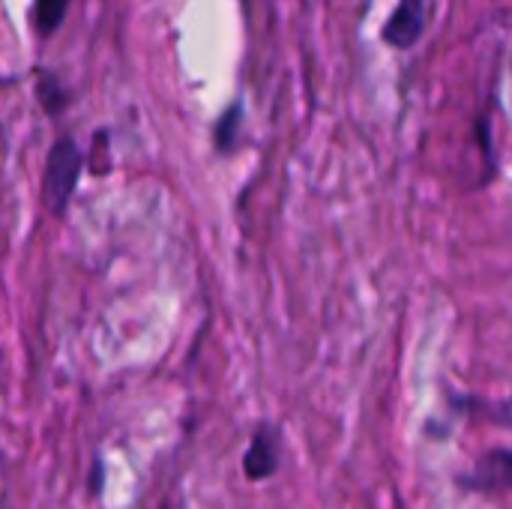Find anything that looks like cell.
<instances>
[{"mask_svg":"<svg viewBox=\"0 0 512 509\" xmlns=\"http://www.w3.org/2000/svg\"><path fill=\"white\" fill-rule=\"evenodd\" d=\"M81 168H84V153L78 150V144L63 135L51 144L48 159H45V174H42V204L48 207L51 216H63L78 180H81Z\"/></svg>","mask_w":512,"mask_h":509,"instance_id":"obj_1","label":"cell"},{"mask_svg":"<svg viewBox=\"0 0 512 509\" xmlns=\"http://www.w3.org/2000/svg\"><path fill=\"white\" fill-rule=\"evenodd\" d=\"M456 489L468 495L512 492V447H495L474 459L471 471L456 477Z\"/></svg>","mask_w":512,"mask_h":509,"instance_id":"obj_2","label":"cell"},{"mask_svg":"<svg viewBox=\"0 0 512 509\" xmlns=\"http://www.w3.org/2000/svg\"><path fill=\"white\" fill-rule=\"evenodd\" d=\"M282 465V432L273 423H261L243 456V474L249 483H264L276 477Z\"/></svg>","mask_w":512,"mask_h":509,"instance_id":"obj_3","label":"cell"},{"mask_svg":"<svg viewBox=\"0 0 512 509\" xmlns=\"http://www.w3.org/2000/svg\"><path fill=\"white\" fill-rule=\"evenodd\" d=\"M423 27H426V0H399L381 36L396 51H408L423 36Z\"/></svg>","mask_w":512,"mask_h":509,"instance_id":"obj_4","label":"cell"},{"mask_svg":"<svg viewBox=\"0 0 512 509\" xmlns=\"http://www.w3.org/2000/svg\"><path fill=\"white\" fill-rule=\"evenodd\" d=\"M69 12V0H33V27L39 36H51Z\"/></svg>","mask_w":512,"mask_h":509,"instance_id":"obj_5","label":"cell"},{"mask_svg":"<svg viewBox=\"0 0 512 509\" xmlns=\"http://www.w3.org/2000/svg\"><path fill=\"white\" fill-rule=\"evenodd\" d=\"M459 408H468L471 414H477V417H483V420H489V423H495L501 429H512V396L504 399V402H477V399L465 402L462 399Z\"/></svg>","mask_w":512,"mask_h":509,"instance_id":"obj_6","label":"cell"},{"mask_svg":"<svg viewBox=\"0 0 512 509\" xmlns=\"http://www.w3.org/2000/svg\"><path fill=\"white\" fill-rule=\"evenodd\" d=\"M237 126H240V105H231L228 108V114L219 120V126H216V144H219V150H231L234 147V132H237Z\"/></svg>","mask_w":512,"mask_h":509,"instance_id":"obj_7","label":"cell"},{"mask_svg":"<svg viewBox=\"0 0 512 509\" xmlns=\"http://www.w3.org/2000/svg\"><path fill=\"white\" fill-rule=\"evenodd\" d=\"M39 96H42V108H45V111H51V114H57V111L66 105V93L57 87V81H54L51 75H45V78H42Z\"/></svg>","mask_w":512,"mask_h":509,"instance_id":"obj_8","label":"cell"}]
</instances>
